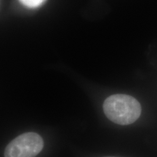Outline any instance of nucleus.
<instances>
[{"label": "nucleus", "mask_w": 157, "mask_h": 157, "mask_svg": "<svg viewBox=\"0 0 157 157\" xmlns=\"http://www.w3.org/2000/svg\"><path fill=\"white\" fill-rule=\"evenodd\" d=\"M20 2L29 8H35L42 5L45 0H20Z\"/></svg>", "instance_id": "obj_3"}, {"label": "nucleus", "mask_w": 157, "mask_h": 157, "mask_svg": "<svg viewBox=\"0 0 157 157\" xmlns=\"http://www.w3.org/2000/svg\"><path fill=\"white\" fill-rule=\"evenodd\" d=\"M105 157H116V156H105Z\"/></svg>", "instance_id": "obj_4"}, {"label": "nucleus", "mask_w": 157, "mask_h": 157, "mask_svg": "<svg viewBox=\"0 0 157 157\" xmlns=\"http://www.w3.org/2000/svg\"><path fill=\"white\" fill-rule=\"evenodd\" d=\"M103 111L108 119L120 125H128L138 119L141 105L135 98L124 94H116L105 99Z\"/></svg>", "instance_id": "obj_1"}, {"label": "nucleus", "mask_w": 157, "mask_h": 157, "mask_svg": "<svg viewBox=\"0 0 157 157\" xmlns=\"http://www.w3.org/2000/svg\"><path fill=\"white\" fill-rule=\"evenodd\" d=\"M44 147L42 137L35 132H26L15 137L7 145L5 157H35Z\"/></svg>", "instance_id": "obj_2"}]
</instances>
